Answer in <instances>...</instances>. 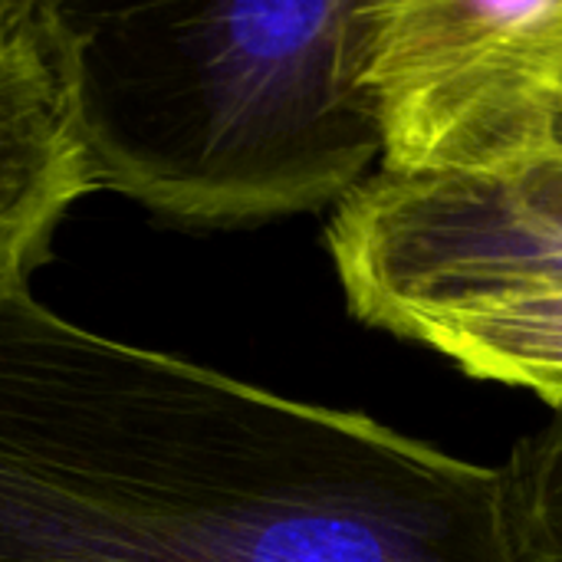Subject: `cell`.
I'll return each instance as SVG.
<instances>
[{
	"instance_id": "1",
	"label": "cell",
	"mask_w": 562,
	"mask_h": 562,
	"mask_svg": "<svg viewBox=\"0 0 562 562\" xmlns=\"http://www.w3.org/2000/svg\"><path fill=\"white\" fill-rule=\"evenodd\" d=\"M0 562H524L507 477L0 293Z\"/></svg>"
},
{
	"instance_id": "2",
	"label": "cell",
	"mask_w": 562,
	"mask_h": 562,
	"mask_svg": "<svg viewBox=\"0 0 562 562\" xmlns=\"http://www.w3.org/2000/svg\"><path fill=\"white\" fill-rule=\"evenodd\" d=\"M369 0H49L92 191L194 227L339 204L382 158Z\"/></svg>"
},
{
	"instance_id": "3",
	"label": "cell",
	"mask_w": 562,
	"mask_h": 562,
	"mask_svg": "<svg viewBox=\"0 0 562 562\" xmlns=\"http://www.w3.org/2000/svg\"><path fill=\"white\" fill-rule=\"evenodd\" d=\"M366 86L379 171L524 168L560 145L562 0H369Z\"/></svg>"
},
{
	"instance_id": "4",
	"label": "cell",
	"mask_w": 562,
	"mask_h": 562,
	"mask_svg": "<svg viewBox=\"0 0 562 562\" xmlns=\"http://www.w3.org/2000/svg\"><path fill=\"white\" fill-rule=\"evenodd\" d=\"M349 313L395 336L415 316L562 293V148L487 178L375 171L326 227Z\"/></svg>"
},
{
	"instance_id": "5",
	"label": "cell",
	"mask_w": 562,
	"mask_h": 562,
	"mask_svg": "<svg viewBox=\"0 0 562 562\" xmlns=\"http://www.w3.org/2000/svg\"><path fill=\"white\" fill-rule=\"evenodd\" d=\"M53 13V7H49ZM92 191L56 33L0 53V293L26 290L63 214Z\"/></svg>"
},
{
	"instance_id": "6",
	"label": "cell",
	"mask_w": 562,
	"mask_h": 562,
	"mask_svg": "<svg viewBox=\"0 0 562 562\" xmlns=\"http://www.w3.org/2000/svg\"><path fill=\"white\" fill-rule=\"evenodd\" d=\"M395 336L435 349L474 379L527 389L562 415V293L415 316Z\"/></svg>"
},
{
	"instance_id": "7",
	"label": "cell",
	"mask_w": 562,
	"mask_h": 562,
	"mask_svg": "<svg viewBox=\"0 0 562 562\" xmlns=\"http://www.w3.org/2000/svg\"><path fill=\"white\" fill-rule=\"evenodd\" d=\"M504 477L524 562H562V415L514 448Z\"/></svg>"
},
{
	"instance_id": "8",
	"label": "cell",
	"mask_w": 562,
	"mask_h": 562,
	"mask_svg": "<svg viewBox=\"0 0 562 562\" xmlns=\"http://www.w3.org/2000/svg\"><path fill=\"white\" fill-rule=\"evenodd\" d=\"M49 26V0H0V53L43 40Z\"/></svg>"
},
{
	"instance_id": "9",
	"label": "cell",
	"mask_w": 562,
	"mask_h": 562,
	"mask_svg": "<svg viewBox=\"0 0 562 562\" xmlns=\"http://www.w3.org/2000/svg\"><path fill=\"white\" fill-rule=\"evenodd\" d=\"M560 148H562V128H560Z\"/></svg>"
}]
</instances>
